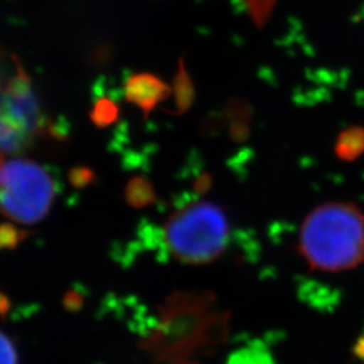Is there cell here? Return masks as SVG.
<instances>
[{"label":"cell","mask_w":364,"mask_h":364,"mask_svg":"<svg viewBox=\"0 0 364 364\" xmlns=\"http://www.w3.org/2000/svg\"><path fill=\"white\" fill-rule=\"evenodd\" d=\"M70 180L73 182V185L81 188V186L91 183L93 180V173H92V170L78 168L70 173Z\"/></svg>","instance_id":"cell-12"},{"label":"cell","mask_w":364,"mask_h":364,"mask_svg":"<svg viewBox=\"0 0 364 364\" xmlns=\"http://www.w3.org/2000/svg\"><path fill=\"white\" fill-rule=\"evenodd\" d=\"M225 364H275V360L263 344H250L236 350Z\"/></svg>","instance_id":"cell-9"},{"label":"cell","mask_w":364,"mask_h":364,"mask_svg":"<svg viewBox=\"0 0 364 364\" xmlns=\"http://www.w3.org/2000/svg\"><path fill=\"white\" fill-rule=\"evenodd\" d=\"M169 93L168 87L156 76L151 75H135L127 81L126 97L127 100L136 105L147 115Z\"/></svg>","instance_id":"cell-6"},{"label":"cell","mask_w":364,"mask_h":364,"mask_svg":"<svg viewBox=\"0 0 364 364\" xmlns=\"http://www.w3.org/2000/svg\"><path fill=\"white\" fill-rule=\"evenodd\" d=\"M299 255L311 270L340 273L364 260V212L352 203H326L301 225Z\"/></svg>","instance_id":"cell-2"},{"label":"cell","mask_w":364,"mask_h":364,"mask_svg":"<svg viewBox=\"0 0 364 364\" xmlns=\"http://www.w3.org/2000/svg\"><path fill=\"white\" fill-rule=\"evenodd\" d=\"M230 323L231 313L221 311L212 291H173L139 348L159 364H203L228 341Z\"/></svg>","instance_id":"cell-1"},{"label":"cell","mask_w":364,"mask_h":364,"mask_svg":"<svg viewBox=\"0 0 364 364\" xmlns=\"http://www.w3.org/2000/svg\"><path fill=\"white\" fill-rule=\"evenodd\" d=\"M124 200L131 208L144 209L153 205L156 201L153 183L144 177H134L124 188Z\"/></svg>","instance_id":"cell-8"},{"label":"cell","mask_w":364,"mask_h":364,"mask_svg":"<svg viewBox=\"0 0 364 364\" xmlns=\"http://www.w3.org/2000/svg\"><path fill=\"white\" fill-rule=\"evenodd\" d=\"M364 153V129L353 126L338 135L335 154L344 162H352Z\"/></svg>","instance_id":"cell-7"},{"label":"cell","mask_w":364,"mask_h":364,"mask_svg":"<svg viewBox=\"0 0 364 364\" xmlns=\"http://www.w3.org/2000/svg\"><path fill=\"white\" fill-rule=\"evenodd\" d=\"M55 182L49 170L28 159L0 162V212L19 224H36L52 208Z\"/></svg>","instance_id":"cell-5"},{"label":"cell","mask_w":364,"mask_h":364,"mask_svg":"<svg viewBox=\"0 0 364 364\" xmlns=\"http://www.w3.org/2000/svg\"><path fill=\"white\" fill-rule=\"evenodd\" d=\"M353 353H355L358 358H360V359H363L364 360V336L359 338V340L356 341V344H355V347H353Z\"/></svg>","instance_id":"cell-15"},{"label":"cell","mask_w":364,"mask_h":364,"mask_svg":"<svg viewBox=\"0 0 364 364\" xmlns=\"http://www.w3.org/2000/svg\"><path fill=\"white\" fill-rule=\"evenodd\" d=\"M225 210L212 201H196L174 210L164 227L169 254L183 264L201 266L218 259L230 240Z\"/></svg>","instance_id":"cell-3"},{"label":"cell","mask_w":364,"mask_h":364,"mask_svg":"<svg viewBox=\"0 0 364 364\" xmlns=\"http://www.w3.org/2000/svg\"><path fill=\"white\" fill-rule=\"evenodd\" d=\"M117 107L109 102H103L95 111V122L99 126H107L117 119Z\"/></svg>","instance_id":"cell-10"},{"label":"cell","mask_w":364,"mask_h":364,"mask_svg":"<svg viewBox=\"0 0 364 364\" xmlns=\"http://www.w3.org/2000/svg\"><path fill=\"white\" fill-rule=\"evenodd\" d=\"M212 186V177L209 173H203L195 182V191L200 195L207 193Z\"/></svg>","instance_id":"cell-14"},{"label":"cell","mask_w":364,"mask_h":364,"mask_svg":"<svg viewBox=\"0 0 364 364\" xmlns=\"http://www.w3.org/2000/svg\"><path fill=\"white\" fill-rule=\"evenodd\" d=\"M46 129L38 96L26 72L15 57L0 54V151H23Z\"/></svg>","instance_id":"cell-4"},{"label":"cell","mask_w":364,"mask_h":364,"mask_svg":"<svg viewBox=\"0 0 364 364\" xmlns=\"http://www.w3.org/2000/svg\"><path fill=\"white\" fill-rule=\"evenodd\" d=\"M18 356L13 341L0 332V364H16Z\"/></svg>","instance_id":"cell-11"},{"label":"cell","mask_w":364,"mask_h":364,"mask_svg":"<svg viewBox=\"0 0 364 364\" xmlns=\"http://www.w3.org/2000/svg\"><path fill=\"white\" fill-rule=\"evenodd\" d=\"M18 242V230L13 227L0 228V247H14Z\"/></svg>","instance_id":"cell-13"}]
</instances>
